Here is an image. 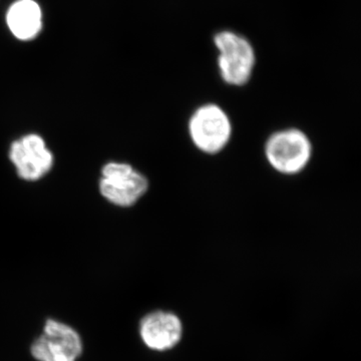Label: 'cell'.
<instances>
[{"label": "cell", "mask_w": 361, "mask_h": 361, "mask_svg": "<svg viewBox=\"0 0 361 361\" xmlns=\"http://www.w3.org/2000/svg\"><path fill=\"white\" fill-rule=\"evenodd\" d=\"M82 346L77 330L49 318L42 334L32 342L30 353L37 361H77L82 355Z\"/></svg>", "instance_id": "3957f363"}, {"label": "cell", "mask_w": 361, "mask_h": 361, "mask_svg": "<svg viewBox=\"0 0 361 361\" xmlns=\"http://www.w3.org/2000/svg\"><path fill=\"white\" fill-rule=\"evenodd\" d=\"M18 174L26 180H37L49 173L54 157L42 137L28 135L14 142L9 153Z\"/></svg>", "instance_id": "52a82bcc"}, {"label": "cell", "mask_w": 361, "mask_h": 361, "mask_svg": "<svg viewBox=\"0 0 361 361\" xmlns=\"http://www.w3.org/2000/svg\"><path fill=\"white\" fill-rule=\"evenodd\" d=\"M6 21L16 39H35L42 27V8L35 0H18L8 9Z\"/></svg>", "instance_id": "ba28073f"}, {"label": "cell", "mask_w": 361, "mask_h": 361, "mask_svg": "<svg viewBox=\"0 0 361 361\" xmlns=\"http://www.w3.org/2000/svg\"><path fill=\"white\" fill-rule=\"evenodd\" d=\"M219 51L218 66L226 84L241 87L249 82L255 66V52L250 42L237 33L221 32L214 37Z\"/></svg>", "instance_id": "6da1fadb"}, {"label": "cell", "mask_w": 361, "mask_h": 361, "mask_svg": "<svg viewBox=\"0 0 361 361\" xmlns=\"http://www.w3.org/2000/svg\"><path fill=\"white\" fill-rule=\"evenodd\" d=\"M101 193L116 206L130 207L146 193L148 180L128 164L110 163L103 169Z\"/></svg>", "instance_id": "5b68a950"}, {"label": "cell", "mask_w": 361, "mask_h": 361, "mask_svg": "<svg viewBox=\"0 0 361 361\" xmlns=\"http://www.w3.org/2000/svg\"><path fill=\"white\" fill-rule=\"evenodd\" d=\"M142 341L151 350L164 353L180 343L184 326L179 316L166 310L152 311L140 322Z\"/></svg>", "instance_id": "8992f818"}, {"label": "cell", "mask_w": 361, "mask_h": 361, "mask_svg": "<svg viewBox=\"0 0 361 361\" xmlns=\"http://www.w3.org/2000/svg\"><path fill=\"white\" fill-rule=\"evenodd\" d=\"M195 146L207 154L219 153L229 142L232 126L224 111L216 104L200 106L189 121Z\"/></svg>", "instance_id": "277c9868"}, {"label": "cell", "mask_w": 361, "mask_h": 361, "mask_svg": "<svg viewBox=\"0 0 361 361\" xmlns=\"http://www.w3.org/2000/svg\"><path fill=\"white\" fill-rule=\"evenodd\" d=\"M266 158L273 169L284 175H295L307 166L312 154L310 139L301 130H281L266 142Z\"/></svg>", "instance_id": "7a4b0ae2"}]
</instances>
